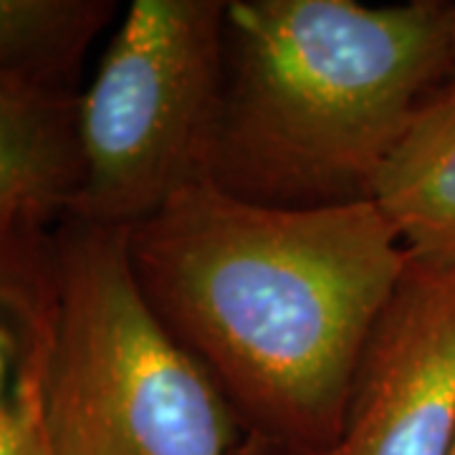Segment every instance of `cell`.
Returning <instances> with one entry per match:
<instances>
[{"label":"cell","instance_id":"cell-8","mask_svg":"<svg viewBox=\"0 0 455 455\" xmlns=\"http://www.w3.org/2000/svg\"><path fill=\"white\" fill-rule=\"evenodd\" d=\"M372 200L410 260L455 271V92L440 89L382 167Z\"/></svg>","mask_w":455,"mask_h":455},{"label":"cell","instance_id":"cell-11","mask_svg":"<svg viewBox=\"0 0 455 455\" xmlns=\"http://www.w3.org/2000/svg\"><path fill=\"white\" fill-rule=\"evenodd\" d=\"M451 455H455V443H453V448H451Z\"/></svg>","mask_w":455,"mask_h":455},{"label":"cell","instance_id":"cell-9","mask_svg":"<svg viewBox=\"0 0 455 455\" xmlns=\"http://www.w3.org/2000/svg\"><path fill=\"white\" fill-rule=\"evenodd\" d=\"M114 8L99 0H0V68L74 89L84 53Z\"/></svg>","mask_w":455,"mask_h":455},{"label":"cell","instance_id":"cell-2","mask_svg":"<svg viewBox=\"0 0 455 455\" xmlns=\"http://www.w3.org/2000/svg\"><path fill=\"white\" fill-rule=\"evenodd\" d=\"M455 3L228 0L211 180L274 208L372 200L453 61Z\"/></svg>","mask_w":455,"mask_h":455},{"label":"cell","instance_id":"cell-5","mask_svg":"<svg viewBox=\"0 0 455 455\" xmlns=\"http://www.w3.org/2000/svg\"><path fill=\"white\" fill-rule=\"evenodd\" d=\"M455 271L410 260L362 355L337 438L316 451L243 435L235 455H451Z\"/></svg>","mask_w":455,"mask_h":455},{"label":"cell","instance_id":"cell-3","mask_svg":"<svg viewBox=\"0 0 455 455\" xmlns=\"http://www.w3.org/2000/svg\"><path fill=\"white\" fill-rule=\"evenodd\" d=\"M53 455H235L243 427L137 283L127 228L66 215L51 230Z\"/></svg>","mask_w":455,"mask_h":455},{"label":"cell","instance_id":"cell-1","mask_svg":"<svg viewBox=\"0 0 455 455\" xmlns=\"http://www.w3.org/2000/svg\"><path fill=\"white\" fill-rule=\"evenodd\" d=\"M137 283L248 438L339 435L362 355L410 266L374 200L274 208L185 188L127 228Z\"/></svg>","mask_w":455,"mask_h":455},{"label":"cell","instance_id":"cell-4","mask_svg":"<svg viewBox=\"0 0 455 455\" xmlns=\"http://www.w3.org/2000/svg\"><path fill=\"white\" fill-rule=\"evenodd\" d=\"M228 0H134L79 94L82 188L68 215L132 228L211 180ZM66 218V215H64Z\"/></svg>","mask_w":455,"mask_h":455},{"label":"cell","instance_id":"cell-7","mask_svg":"<svg viewBox=\"0 0 455 455\" xmlns=\"http://www.w3.org/2000/svg\"><path fill=\"white\" fill-rule=\"evenodd\" d=\"M79 92L0 68V223H59L82 188Z\"/></svg>","mask_w":455,"mask_h":455},{"label":"cell","instance_id":"cell-10","mask_svg":"<svg viewBox=\"0 0 455 455\" xmlns=\"http://www.w3.org/2000/svg\"><path fill=\"white\" fill-rule=\"evenodd\" d=\"M445 89H453L455 92V13H453V61H451V76H448Z\"/></svg>","mask_w":455,"mask_h":455},{"label":"cell","instance_id":"cell-6","mask_svg":"<svg viewBox=\"0 0 455 455\" xmlns=\"http://www.w3.org/2000/svg\"><path fill=\"white\" fill-rule=\"evenodd\" d=\"M49 223H0V455H53L46 387L56 326Z\"/></svg>","mask_w":455,"mask_h":455}]
</instances>
